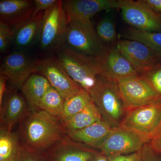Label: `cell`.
I'll list each match as a JSON object with an SVG mask.
<instances>
[{
  "instance_id": "32",
  "label": "cell",
  "mask_w": 161,
  "mask_h": 161,
  "mask_svg": "<svg viewBox=\"0 0 161 161\" xmlns=\"http://www.w3.org/2000/svg\"><path fill=\"white\" fill-rule=\"evenodd\" d=\"M141 152L142 161H160L156 158V153L151 148L149 143L145 145L141 150Z\"/></svg>"
},
{
  "instance_id": "5",
  "label": "cell",
  "mask_w": 161,
  "mask_h": 161,
  "mask_svg": "<svg viewBox=\"0 0 161 161\" xmlns=\"http://www.w3.org/2000/svg\"><path fill=\"white\" fill-rule=\"evenodd\" d=\"M79 57L87 63L99 76L106 79L117 81L132 75H139L115 46L107 47L105 50L96 58Z\"/></svg>"
},
{
  "instance_id": "16",
  "label": "cell",
  "mask_w": 161,
  "mask_h": 161,
  "mask_svg": "<svg viewBox=\"0 0 161 161\" xmlns=\"http://www.w3.org/2000/svg\"><path fill=\"white\" fill-rule=\"evenodd\" d=\"M98 153L67 135L45 153L50 161H90Z\"/></svg>"
},
{
  "instance_id": "25",
  "label": "cell",
  "mask_w": 161,
  "mask_h": 161,
  "mask_svg": "<svg viewBox=\"0 0 161 161\" xmlns=\"http://www.w3.org/2000/svg\"><path fill=\"white\" fill-rule=\"evenodd\" d=\"M92 101L89 93L83 89L75 95L65 99L63 114L60 120H64L80 112L91 103Z\"/></svg>"
},
{
  "instance_id": "29",
  "label": "cell",
  "mask_w": 161,
  "mask_h": 161,
  "mask_svg": "<svg viewBox=\"0 0 161 161\" xmlns=\"http://www.w3.org/2000/svg\"><path fill=\"white\" fill-rule=\"evenodd\" d=\"M16 160V161H50L45 155V153L32 152L26 150L25 148L20 146V145Z\"/></svg>"
},
{
  "instance_id": "19",
  "label": "cell",
  "mask_w": 161,
  "mask_h": 161,
  "mask_svg": "<svg viewBox=\"0 0 161 161\" xmlns=\"http://www.w3.org/2000/svg\"><path fill=\"white\" fill-rule=\"evenodd\" d=\"M112 128L109 124L102 119L81 130L67 132V135L75 142L91 148L97 149Z\"/></svg>"
},
{
  "instance_id": "3",
  "label": "cell",
  "mask_w": 161,
  "mask_h": 161,
  "mask_svg": "<svg viewBox=\"0 0 161 161\" xmlns=\"http://www.w3.org/2000/svg\"><path fill=\"white\" fill-rule=\"evenodd\" d=\"M90 95L103 120L112 128L119 126L126 111L117 81L99 76L97 84Z\"/></svg>"
},
{
  "instance_id": "34",
  "label": "cell",
  "mask_w": 161,
  "mask_h": 161,
  "mask_svg": "<svg viewBox=\"0 0 161 161\" xmlns=\"http://www.w3.org/2000/svg\"><path fill=\"white\" fill-rule=\"evenodd\" d=\"M143 3L156 12L161 14V0H142Z\"/></svg>"
},
{
  "instance_id": "36",
  "label": "cell",
  "mask_w": 161,
  "mask_h": 161,
  "mask_svg": "<svg viewBox=\"0 0 161 161\" xmlns=\"http://www.w3.org/2000/svg\"><path fill=\"white\" fill-rule=\"evenodd\" d=\"M90 161H110L107 157L102 153H98Z\"/></svg>"
},
{
  "instance_id": "27",
  "label": "cell",
  "mask_w": 161,
  "mask_h": 161,
  "mask_svg": "<svg viewBox=\"0 0 161 161\" xmlns=\"http://www.w3.org/2000/svg\"><path fill=\"white\" fill-rule=\"evenodd\" d=\"M161 99V61L141 75Z\"/></svg>"
},
{
  "instance_id": "35",
  "label": "cell",
  "mask_w": 161,
  "mask_h": 161,
  "mask_svg": "<svg viewBox=\"0 0 161 161\" xmlns=\"http://www.w3.org/2000/svg\"><path fill=\"white\" fill-rule=\"evenodd\" d=\"M8 79L6 76L0 75V106L2 104L6 92V83Z\"/></svg>"
},
{
  "instance_id": "6",
  "label": "cell",
  "mask_w": 161,
  "mask_h": 161,
  "mask_svg": "<svg viewBox=\"0 0 161 161\" xmlns=\"http://www.w3.org/2000/svg\"><path fill=\"white\" fill-rule=\"evenodd\" d=\"M150 142L137 132L119 126L112 128L97 149L109 158L138 152Z\"/></svg>"
},
{
  "instance_id": "11",
  "label": "cell",
  "mask_w": 161,
  "mask_h": 161,
  "mask_svg": "<svg viewBox=\"0 0 161 161\" xmlns=\"http://www.w3.org/2000/svg\"><path fill=\"white\" fill-rule=\"evenodd\" d=\"M39 60L30 58L21 51L7 55L3 59L0 67V75L6 76L11 87L20 90L30 76L38 73Z\"/></svg>"
},
{
  "instance_id": "33",
  "label": "cell",
  "mask_w": 161,
  "mask_h": 161,
  "mask_svg": "<svg viewBox=\"0 0 161 161\" xmlns=\"http://www.w3.org/2000/svg\"><path fill=\"white\" fill-rule=\"evenodd\" d=\"M149 143L154 152L158 154H161V125Z\"/></svg>"
},
{
  "instance_id": "21",
  "label": "cell",
  "mask_w": 161,
  "mask_h": 161,
  "mask_svg": "<svg viewBox=\"0 0 161 161\" xmlns=\"http://www.w3.org/2000/svg\"><path fill=\"white\" fill-rule=\"evenodd\" d=\"M102 119L99 110L92 101L80 112L60 122L67 133L81 130Z\"/></svg>"
},
{
  "instance_id": "26",
  "label": "cell",
  "mask_w": 161,
  "mask_h": 161,
  "mask_svg": "<svg viewBox=\"0 0 161 161\" xmlns=\"http://www.w3.org/2000/svg\"><path fill=\"white\" fill-rule=\"evenodd\" d=\"M96 32L101 41L107 47H115L118 41L116 23L110 16L105 17L98 22Z\"/></svg>"
},
{
  "instance_id": "4",
  "label": "cell",
  "mask_w": 161,
  "mask_h": 161,
  "mask_svg": "<svg viewBox=\"0 0 161 161\" xmlns=\"http://www.w3.org/2000/svg\"><path fill=\"white\" fill-rule=\"evenodd\" d=\"M161 125V101H159L127 111L119 126L137 132L150 141Z\"/></svg>"
},
{
  "instance_id": "37",
  "label": "cell",
  "mask_w": 161,
  "mask_h": 161,
  "mask_svg": "<svg viewBox=\"0 0 161 161\" xmlns=\"http://www.w3.org/2000/svg\"><path fill=\"white\" fill-rule=\"evenodd\" d=\"M12 161H16V159H15V160H14Z\"/></svg>"
},
{
  "instance_id": "15",
  "label": "cell",
  "mask_w": 161,
  "mask_h": 161,
  "mask_svg": "<svg viewBox=\"0 0 161 161\" xmlns=\"http://www.w3.org/2000/svg\"><path fill=\"white\" fill-rule=\"evenodd\" d=\"M62 6L68 19L91 21L95 15L104 10L119 9L120 0H66Z\"/></svg>"
},
{
  "instance_id": "22",
  "label": "cell",
  "mask_w": 161,
  "mask_h": 161,
  "mask_svg": "<svg viewBox=\"0 0 161 161\" xmlns=\"http://www.w3.org/2000/svg\"><path fill=\"white\" fill-rule=\"evenodd\" d=\"M123 36L143 43L155 53L161 61V33L142 31L131 27L125 31Z\"/></svg>"
},
{
  "instance_id": "10",
  "label": "cell",
  "mask_w": 161,
  "mask_h": 161,
  "mask_svg": "<svg viewBox=\"0 0 161 161\" xmlns=\"http://www.w3.org/2000/svg\"><path fill=\"white\" fill-rule=\"evenodd\" d=\"M126 111L161 101L140 75H134L117 80Z\"/></svg>"
},
{
  "instance_id": "9",
  "label": "cell",
  "mask_w": 161,
  "mask_h": 161,
  "mask_svg": "<svg viewBox=\"0 0 161 161\" xmlns=\"http://www.w3.org/2000/svg\"><path fill=\"white\" fill-rule=\"evenodd\" d=\"M123 19L134 29L161 33V14L153 10L142 0H120Z\"/></svg>"
},
{
  "instance_id": "28",
  "label": "cell",
  "mask_w": 161,
  "mask_h": 161,
  "mask_svg": "<svg viewBox=\"0 0 161 161\" xmlns=\"http://www.w3.org/2000/svg\"><path fill=\"white\" fill-rule=\"evenodd\" d=\"M14 31L12 27L0 21V51L6 53L13 42Z\"/></svg>"
},
{
  "instance_id": "7",
  "label": "cell",
  "mask_w": 161,
  "mask_h": 161,
  "mask_svg": "<svg viewBox=\"0 0 161 161\" xmlns=\"http://www.w3.org/2000/svg\"><path fill=\"white\" fill-rule=\"evenodd\" d=\"M68 22L62 1H58L53 7L44 12L39 39L42 49H56L60 45L66 31Z\"/></svg>"
},
{
  "instance_id": "8",
  "label": "cell",
  "mask_w": 161,
  "mask_h": 161,
  "mask_svg": "<svg viewBox=\"0 0 161 161\" xmlns=\"http://www.w3.org/2000/svg\"><path fill=\"white\" fill-rule=\"evenodd\" d=\"M57 58L75 82L89 93L98 82L99 76L80 57L60 45L56 48Z\"/></svg>"
},
{
  "instance_id": "20",
  "label": "cell",
  "mask_w": 161,
  "mask_h": 161,
  "mask_svg": "<svg viewBox=\"0 0 161 161\" xmlns=\"http://www.w3.org/2000/svg\"><path fill=\"white\" fill-rule=\"evenodd\" d=\"M44 76L39 73L33 74L27 78L20 89L31 112L40 110L41 99L51 87Z\"/></svg>"
},
{
  "instance_id": "31",
  "label": "cell",
  "mask_w": 161,
  "mask_h": 161,
  "mask_svg": "<svg viewBox=\"0 0 161 161\" xmlns=\"http://www.w3.org/2000/svg\"><path fill=\"white\" fill-rule=\"evenodd\" d=\"M108 158L110 161H142V152L141 150L130 154L115 156Z\"/></svg>"
},
{
  "instance_id": "14",
  "label": "cell",
  "mask_w": 161,
  "mask_h": 161,
  "mask_svg": "<svg viewBox=\"0 0 161 161\" xmlns=\"http://www.w3.org/2000/svg\"><path fill=\"white\" fill-rule=\"evenodd\" d=\"M11 87L6 91L1 108V128L11 131L31 112L22 93Z\"/></svg>"
},
{
  "instance_id": "18",
  "label": "cell",
  "mask_w": 161,
  "mask_h": 161,
  "mask_svg": "<svg viewBox=\"0 0 161 161\" xmlns=\"http://www.w3.org/2000/svg\"><path fill=\"white\" fill-rule=\"evenodd\" d=\"M44 12L13 27V42L19 51L30 47L40 36L41 22Z\"/></svg>"
},
{
  "instance_id": "17",
  "label": "cell",
  "mask_w": 161,
  "mask_h": 161,
  "mask_svg": "<svg viewBox=\"0 0 161 161\" xmlns=\"http://www.w3.org/2000/svg\"><path fill=\"white\" fill-rule=\"evenodd\" d=\"M34 1L1 0L0 21L13 27L34 16Z\"/></svg>"
},
{
  "instance_id": "1",
  "label": "cell",
  "mask_w": 161,
  "mask_h": 161,
  "mask_svg": "<svg viewBox=\"0 0 161 161\" xmlns=\"http://www.w3.org/2000/svg\"><path fill=\"white\" fill-rule=\"evenodd\" d=\"M18 134L20 146L41 153L67 136L60 119L41 110L31 112L20 123Z\"/></svg>"
},
{
  "instance_id": "30",
  "label": "cell",
  "mask_w": 161,
  "mask_h": 161,
  "mask_svg": "<svg viewBox=\"0 0 161 161\" xmlns=\"http://www.w3.org/2000/svg\"><path fill=\"white\" fill-rule=\"evenodd\" d=\"M57 0H35L34 16L39 13L45 12L53 7L57 3Z\"/></svg>"
},
{
  "instance_id": "24",
  "label": "cell",
  "mask_w": 161,
  "mask_h": 161,
  "mask_svg": "<svg viewBox=\"0 0 161 161\" xmlns=\"http://www.w3.org/2000/svg\"><path fill=\"white\" fill-rule=\"evenodd\" d=\"M65 99L60 93L51 86L40 101V109L60 119L63 114Z\"/></svg>"
},
{
  "instance_id": "2",
  "label": "cell",
  "mask_w": 161,
  "mask_h": 161,
  "mask_svg": "<svg viewBox=\"0 0 161 161\" xmlns=\"http://www.w3.org/2000/svg\"><path fill=\"white\" fill-rule=\"evenodd\" d=\"M65 34L60 45L65 47L79 57L95 58L105 49L91 21L68 19Z\"/></svg>"
},
{
  "instance_id": "13",
  "label": "cell",
  "mask_w": 161,
  "mask_h": 161,
  "mask_svg": "<svg viewBox=\"0 0 161 161\" xmlns=\"http://www.w3.org/2000/svg\"><path fill=\"white\" fill-rule=\"evenodd\" d=\"M115 47L140 75L161 61L152 49L139 41L119 40Z\"/></svg>"
},
{
  "instance_id": "12",
  "label": "cell",
  "mask_w": 161,
  "mask_h": 161,
  "mask_svg": "<svg viewBox=\"0 0 161 161\" xmlns=\"http://www.w3.org/2000/svg\"><path fill=\"white\" fill-rule=\"evenodd\" d=\"M38 73L44 76L65 100L83 89L70 77L57 58L39 60Z\"/></svg>"
},
{
  "instance_id": "23",
  "label": "cell",
  "mask_w": 161,
  "mask_h": 161,
  "mask_svg": "<svg viewBox=\"0 0 161 161\" xmlns=\"http://www.w3.org/2000/svg\"><path fill=\"white\" fill-rule=\"evenodd\" d=\"M20 147L17 133L0 129V161L15 160Z\"/></svg>"
}]
</instances>
